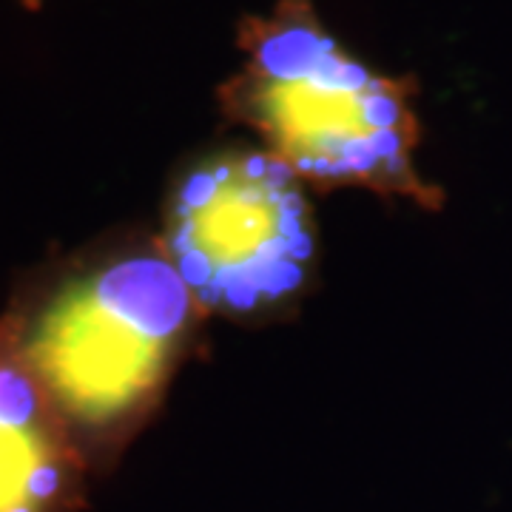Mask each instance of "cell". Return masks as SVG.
<instances>
[{"instance_id": "obj_5", "label": "cell", "mask_w": 512, "mask_h": 512, "mask_svg": "<svg viewBox=\"0 0 512 512\" xmlns=\"http://www.w3.org/2000/svg\"><path fill=\"white\" fill-rule=\"evenodd\" d=\"M23 3V9H29V12H37L40 9V0H20Z\"/></svg>"}, {"instance_id": "obj_3", "label": "cell", "mask_w": 512, "mask_h": 512, "mask_svg": "<svg viewBox=\"0 0 512 512\" xmlns=\"http://www.w3.org/2000/svg\"><path fill=\"white\" fill-rule=\"evenodd\" d=\"M160 245L205 316H274L316 271L305 183L259 146L188 165L165 202Z\"/></svg>"}, {"instance_id": "obj_2", "label": "cell", "mask_w": 512, "mask_h": 512, "mask_svg": "<svg viewBox=\"0 0 512 512\" xmlns=\"http://www.w3.org/2000/svg\"><path fill=\"white\" fill-rule=\"evenodd\" d=\"M202 319L160 239L80 256L6 313L92 473L109 467L163 402Z\"/></svg>"}, {"instance_id": "obj_1", "label": "cell", "mask_w": 512, "mask_h": 512, "mask_svg": "<svg viewBox=\"0 0 512 512\" xmlns=\"http://www.w3.org/2000/svg\"><path fill=\"white\" fill-rule=\"evenodd\" d=\"M239 66L217 89L231 126L251 131L305 185L362 188L439 211V185L419 171L416 80L356 57L316 0H274L237 26Z\"/></svg>"}, {"instance_id": "obj_4", "label": "cell", "mask_w": 512, "mask_h": 512, "mask_svg": "<svg viewBox=\"0 0 512 512\" xmlns=\"http://www.w3.org/2000/svg\"><path fill=\"white\" fill-rule=\"evenodd\" d=\"M92 467L0 319V512H80Z\"/></svg>"}]
</instances>
